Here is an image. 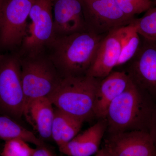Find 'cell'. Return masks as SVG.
<instances>
[{
  "mask_svg": "<svg viewBox=\"0 0 156 156\" xmlns=\"http://www.w3.org/2000/svg\"><path fill=\"white\" fill-rule=\"evenodd\" d=\"M105 36L85 31L55 37L44 52L62 77L85 75Z\"/></svg>",
  "mask_w": 156,
  "mask_h": 156,
  "instance_id": "cell-1",
  "label": "cell"
},
{
  "mask_svg": "<svg viewBox=\"0 0 156 156\" xmlns=\"http://www.w3.org/2000/svg\"><path fill=\"white\" fill-rule=\"evenodd\" d=\"M152 99L133 82L110 105L105 116L109 134L134 131L149 132Z\"/></svg>",
  "mask_w": 156,
  "mask_h": 156,
  "instance_id": "cell-2",
  "label": "cell"
},
{
  "mask_svg": "<svg viewBox=\"0 0 156 156\" xmlns=\"http://www.w3.org/2000/svg\"><path fill=\"white\" fill-rule=\"evenodd\" d=\"M100 81L87 75L62 77L48 98L56 108L84 122L95 117Z\"/></svg>",
  "mask_w": 156,
  "mask_h": 156,
  "instance_id": "cell-3",
  "label": "cell"
},
{
  "mask_svg": "<svg viewBox=\"0 0 156 156\" xmlns=\"http://www.w3.org/2000/svg\"><path fill=\"white\" fill-rule=\"evenodd\" d=\"M19 56L25 96V111L33 100L48 97L62 77L44 52Z\"/></svg>",
  "mask_w": 156,
  "mask_h": 156,
  "instance_id": "cell-4",
  "label": "cell"
},
{
  "mask_svg": "<svg viewBox=\"0 0 156 156\" xmlns=\"http://www.w3.org/2000/svg\"><path fill=\"white\" fill-rule=\"evenodd\" d=\"M53 0H34L29 14L30 22L19 56L44 52L54 37Z\"/></svg>",
  "mask_w": 156,
  "mask_h": 156,
  "instance_id": "cell-5",
  "label": "cell"
},
{
  "mask_svg": "<svg viewBox=\"0 0 156 156\" xmlns=\"http://www.w3.org/2000/svg\"><path fill=\"white\" fill-rule=\"evenodd\" d=\"M24 108L19 55L3 58L0 60V108L20 119L23 115Z\"/></svg>",
  "mask_w": 156,
  "mask_h": 156,
  "instance_id": "cell-6",
  "label": "cell"
},
{
  "mask_svg": "<svg viewBox=\"0 0 156 156\" xmlns=\"http://www.w3.org/2000/svg\"><path fill=\"white\" fill-rule=\"evenodd\" d=\"M34 0H5L1 16L0 46L20 48L27 33V20Z\"/></svg>",
  "mask_w": 156,
  "mask_h": 156,
  "instance_id": "cell-7",
  "label": "cell"
},
{
  "mask_svg": "<svg viewBox=\"0 0 156 156\" xmlns=\"http://www.w3.org/2000/svg\"><path fill=\"white\" fill-rule=\"evenodd\" d=\"M87 30L99 35L131 23L134 17L124 14L114 0H83Z\"/></svg>",
  "mask_w": 156,
  "mask_h": 156,
  "instance_id": "cell-8",
  "label": "cell"
},
{
  "mask_svg": "<svg viewBox=\"0 0 156 156\" xmlns=\"http://www.w3.org/2000/svg\"><path fill=\"white\" fill-rule=\"evenodd\" d=\"M142 38L126 73L138 89L156 99V41Z\"/></svg>",
  "mask_w": 156,
  "mask_h": 156,
  "instance_id": "cell-9",
  "label": "cell"
},
{
  "mask_svg": "<svg viewBox=\"0 0 156 156\" xmlns=\"http://www.w3.org/2000/svg\"><path fill=\"white\" fill-rule=\"evenodd\" d=\"M112 156H156V147L148 131L109 134L104 147Z\"/></svg>",
  "mask_w": 156,
  "mask_h": 156,
  "instance_id": "cell-10",
  "label": "cell"
},
{
  "mask_svg": "<svg viewBox=\"0 0 156 156\" xmlns=\"http://www.w3.org/2000/svg\"><path fill=\"white\" fill-rule=\"evenodd\" d=\"M54 37L88 31L83 0H53Z\"/></svg>",
  "mask_w": 156,
  "mask_h": 156,
  "instance_id": "cell-11",
  "label": "cell"
},
{
  "mask_svg": "<svg viewBox=\"0 0 156 156\" xmlns=\"http://www.w3.org/2000/svg\"><path fill=\"white\" fill-rule=\"evenodd\" d=\"M122 51L121 28L109 33L101 40L87 75L101 80L117 66Z\"/></svg>",
  "mask_w": 156,
  "mask_h": 156,
  "instance_id": "cell-12",
  "label": "cell"
},
{
  "mask_svg": "<svg viewBox=\"0 0 156 156\" xmlns=\"http://www.w3.org/2000/svg\"><path fill=\"white\" fill-rule=\"evenodd\" d=\"M132 81L124 71H112L99 82L95 108V117L105 119L110 104L126 90Z\"/></svg>",
  "mask_w": 156,
  "mask_h": 156,
  "instance_id": "cell-13",
  "label": "cell"
},
{
  "mask_svg": "<svg viewBox=\"0 0 156 156\" xmlns=\"http://www.w3.org/2000/svg\"><path fill=\"white\" fill-rule=\"evenodd\" d=\"M107 126L105 119H99L83 132L58 147L59 151L68 156H91L96 154L99 150Z\"/></svg>",
  "mask_w": 156,
  "mask_h": 156,
  "instance_id": "cell-14",
  "label": "cell"
},
{
  "mask_svg": "<svg viewBox=\"0 0 156 156\" xmlns=\"http://www.w3.org/2000/svg\"><path fill=\"white\" fill-rule=\"evenodd\" d=\"M23 115L31 121L42 139H52L51 131L54 109L48 97L40 98L31 101L25 109Z\"/></svg>",
  "mask_w": 156,
  "mask_h": 156,
  "instance_id": "cell-15",
  "label": "cell"
},
{
  "mask_svg": "<svg viewBox=\"0 0 156 156\" xmlns=\"http://www.w3.org/2000/svg\"><path fill=\"white\" fill-rule=\"evenodd\" d=\"M84 122L56 108L52 125V139L58 147L70 141L79 134Z\"/></svg>",
  "mask_w": 156,
  "mask_h": 156,
  "instance_id": "cell-16",
  "label": "cell"
},
{
  "mask_svg": "<svg viewBox=\"0 0 156 156\" xmlns=\"http://www.w3.org/2000/svg\"><path fill=\"white\" fill-rule=\"evenodd\" d=\"M0 139L5 141L21 139L37 147L46 146L43 140L38 138L32 132L5 116H0Z\"/></svg>",
  "mask_w": 156,
  "mask_h": 156,
  "instance_id": "cell-17",
  "label": "cell"
},
{
  "mask_svg": "<svg viewBox=\"0 0 156 156\" xmlns=\"http://www.w3.org/2000/svg\"><path fill=\"white\" fill-rule=\"evenodd\" d=\"M133 20L128 25L121 28L122 51L117 66L130 61L139 49L141 39Z\"/></svg>",
  "mask_w": 156,
  "mask_h": 156,
  "instance_id": "cell-18",
  "label": "cell"
},
{
  "mask_svg": "<svg viewBox=\"0 0 156 156\" xmlns=\"http://www.w3.org/2000/svg\"><path fill=\"white\" fill-rule=\"evenodd\" d=\"M140 35L156 41V7L149 9L142 17L133 20Z\"/></svg>",
  "mask_w": 156,
  "mask_h": 156,
  "instance_id": "cell-19",
  "label": "cell"
},
{
  "mask_svg": "<svg viewBox=\"0 0 156 156\" xmlns=\"http://www.w3.org/2000/svg\"><path fill=\"white\" fill-rule=\"evenodd\" d=\"M35 149L21 139L6 141L2 152V156H32Z\"/></svg>",
  "mask_w": 156,
  "mask_h": 156,
  "instance_id": "cell-20",
  "label": "cell"
},
{
  "mask_svg": "<svg viewBox=\"0 0 156 156\" xmlns=\"http://www.w3.org/2000/svg\"><path fill=\"white\" fill-rule=\"evenodd\" d=\"M124 14L129 17L145 12L151 8V0H114Z\"/></svg>",
  "mask_w": 156,
  "mask_h": 156,
  "instance_id": "cell-21",
  "label": "cell"
},
{
  "mask_svg": "<svg viewBox=\"0 0 156 156\" xmlns=\"http://www.w3.org/2000/svg\"><path fill=\"white\" fill-rule=\"evenodd\" d=\"M149 133L152 137L156 147V104L154 105L151 120L150 128Z\"/></svg>",
  "mask_w": 156,
  "mask_h": 156,
  "instance_id": "cell-22",
  "label": "cell"
},
{
  "mask_svg": "<svg viewBox=\"0 0 156 156\" xmlns=\"http://www.w3.org/2000/svg\"><path fill=\"white\" fill-rule=\"evenodd\" d=\"M32 156H55L46 146L37 147Z\"/></svg>",
  "mask_w": 156,
  "mask_h": 156,
  "instance_id": "cell-23",
  "label": "cell"
},
{
  "mask_svg": "<svg viewBox=\"0 0 156 156\" xmlns=\"http://www.w3.org/2000/svg\"><path fill=\"white\" fill-rule=\"evenodd\" d=\"M95 156H112L103 147L101 149H99L95 154Z\"/></svg>",
  "mask_w": 156,
  "mask_h": 156,
  "instance_id": "cell-24",
  "label": "cell"
},
{
  "mask_svg": "<svg viewBox=\"0 0 156 156\" xmlns=\"http://www.w3.org/2000/svg\"><path fill=\"white\" fill-rule=\"evenodd\" d=\"M5 0H0V25H1V16L2 13V9L3 5L5 3Z\"/></svg>",
  "mask_w": 156,
  "mask_h": 156,
  "instance_id": "cell-25",
  "label": "cell"
},
{
  "mask_svg": "<svg viewBox=\"0 0 156 156\" xmlns=\"http://www.w3.org/2000/svg\"></svg>",
  "mask_w": 156,
  "mask_h": 156,
  "instance_id": "cell-26",
  "label": "cell"
}]
</instances>
